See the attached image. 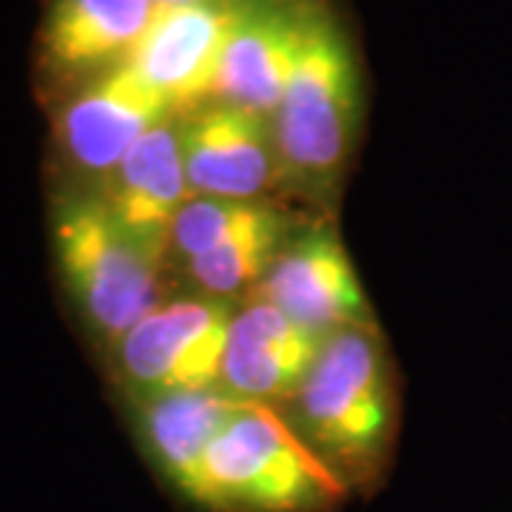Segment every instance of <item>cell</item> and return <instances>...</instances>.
Wrapping results in <instances>:
<instances>
[{
    "label": "cell",
    "instance_id": "1",
    "mask_svg": "<svg viewBox=\"0 0 512 512\" xmlns=\"http://www.w3.org/2000/svg\"><path fill=\"white\" fill-rule=\"evenodd\" d=\"M348 487L268 404H254L205 458L208 512H330Z\"/></svg>",
    "mask_w": 512,
    "mask_h": 512
},
{
    "label": "cell",
    "instance_id": "2",
    "mask_svg": "<svg viewBox=\"0 0 512 512\" xmlns=\"http://www.w3.org/2000/svg\"><path fill=\"white\" fill-rule=\"evenodd\" d=\"M55 254L74 305L111 345L160 305L163 251L128 231L100 194L72 191L57 205Z\"/></svg>",
    "mask_w": 512,
    "mask_h": 512
},
{
    "label": "cell",
    "instance_id": "3",
    "mask_svg": "<svg viewBox=\"0 0 512 512\" xmlns=\"http://www.w3.org/2000/svg\"><path fill=\"white\" fill-rule=\"evenodd\" d=\"M362 80L342 20L313 0L305 43L274 111L282 168L305 180H328L345 157L359 126Z\"/></svg>",
    "mask_w": 512,
    "mask_h": 512
},
{
    "label": "cell",
    "instance_id": "4",
    "mask_svg": "<svg viewBox=\"0 0 512 512\" xmlns=\"http://www.w3.org/2000/svg\"><path fill=\"white\" fill-rule=\"evenodd\" d=\"M387 370L367 325L330 333L299 390V436L350 487L376 470L387 441Z\"/></svg>",
    "mask_w": 512,
    "mask_h": 512
},
{
    "label": "cell",
    "instance_id": "5",
    "mask_svg": "<svg viewBox=\"0 0 512 512\" xmlns=\"http://www.w3.org/2000/svg\"><path fill=\"white\" fill-rule=\"evenodd\" d=\"M160 9L154 0H46L35 40L37 92L57 106L128 66Z\"/></svg>",
    "mask_w": 512,
    "mask_h": 512
},
{
    "label": "cell",
    "instance_id": "6",
    "mask_svg": "<svg viewBox=\"0 0 512 512\" xmlns=\"http://www.w3.org/2000/svg\"><path fill=\"white\" fill-rule=\"evenodd\" d=\"M231 322L225 302H160L114 345L120 376L143 399L222 384Z\"/></svg>",
    "mask_w": 512,
    "mask_h": 512
},
{
    "label": "cell",
    "instance_id": "7",
    "mask_svg": "<svg viewBox=\"0 0 512 512\" xmlns=\"http://www.w3.org/2000/svg\"><path fill=\"white\" fill-rule=\"evenodd\" d=\"M52 109L57 163L80 183H109L140 137L177 114L131 66L94 80Z\"/></svg>",
    "mask_w": 512,
    "mask_h": 512
},
{
    "label": "cell",
    "instance_id": "8",
    "mask_svg": "<svg viewBox=\"0 0 512 512\" xmlns=\"http://www.w3.org/2000/svg\"><path fill=\"white\" fill-rule=\"evenodd\" d=\"M248 0H205L165 6L128 66L163 94L174 111L214 100L222 57L245 15Z\"/></svg>",
    "mask_w": 512,
    "mask_h": 512
},
{
    "label": "cell",
    "instance_id": "9",
    "mask_svg": "<svg viewBox=\"0 0 512 512\" xmlns=\"http://www.w3.org/2000/svg\"><path fill=\"white\" fill-rule=\"evenodd\" d=\"M180 143L194 197L256 200L285 171L271 117L225 100L180 111Z\"/></svg>",
    "mask_w": 512,
    "mask_h": 512
},
{
    "label": "cell",
    "instance_id": "10",
    "mask_svg": "<svg viewBox=\"0 0 512 512\" xmlns=\"http://www.w3.org/2000/svg\"><path fill=\"white\" fill-rule=\"evenodd\" d=\"M259 302L274 305L319 339L365 325L367 316L350 256L328 225H316L276 254L271 271L259 282Z\"/></svg>",
    "mask_w": 512,
    "mask_h": 512
},
{
    "label": "cell",
    "instance_id": "11",
    "mask_svg": "<svg viewBox=\"0 0 512 512\" xmlns=\"http://www.w3.org/2000/svg\"><path fill=\"white\" fill-rule=\"evenodd\" d=\"M313 0H248L222 57L214 100L274 117L305 43Z\"/></svg>",
    "mask_w": 512,
    "mask_h": 512
},
{
    "label": "cell",
    "instance_id": "12",
    "mask_svg": "<svg viewBox=\"0 0 512 512\" xmlns=\"http://www.w3.org/2000/svg\"><path fill=\"white\" fill-rule=\"evenodd\" d=\"M254 404L259 402L242 399L222 384L143 399L140 433L148 456L165 484L191 507H202L208 450L222 430Z\"/></svg>",
    "mask_w": 512,
    "mask_h": 512
},
{
    "label": "cell",
    "instance_id": "13",
    "mask_svg": "<svg viewBox=\"0 0 512 512\" xmlns=\"http://www.w3.org/2000/svg\"><path fill=\"white\" fill-rule=\"evenodd\" d=\"M322 342L325 339L299 328L274 305L254 302L231 322L222 387L259 404L299 393L316 365Z\"/></svg>",
    "mask_w": 512,
    "mask_h": 512
},
{
    "label": "cell",
    "instance_id": "14",
    "mask_svg": "<svg viewBox=\"0 0 512 512\" xmlns=\"http://www.w3.org/2000/svg\"><path fill=\"white\" fill-rule=\"evenodd\" d=\"M100 197L128 231L165 251L171 222L191 197L180 143V111L140 137Z\"/></svg>",
    "mask_w": 512,
    "mask_h": 512
},
{
    "label": "cell",
    "instance_id": "15",
    "mask_svg": "<svg viewBox=\"0 0 512 512\" xmlns=\"http://www.w3.org/2000/svg\"><path fill=\"white\" fill-rule=\"evenodd\" d=\"M279 245V217L274 211L254 222L242 234L217 245L214 251L191 259V274L197 285L214 296H231L259 285L271 271Z\"/></svg>",
    "mask_w": 512,
    "mask_h": 512
},
{
    "label": "cell",
    "instance_id": "16",
    "mask_svg": "<svg viewBox=\"0 0 512 512\" xmlns=\"http://www.w3.org/2000/svg\"><path fill=\"white\" fill-rule=\"evenodd\" d=\"M271 208L256 200H220V197H194L177 211L171 222L168 242L188 259L214 251L217 245L242 234L254 222L268 217Z\"/></svg>",
    "mask_w": 512,
    "mask_h": 512
},
{
    "label": "cell",
    "instance_id": "17",
    "mask_svg": "<svg viewBox=\"0 0 512 512\" xmlns=\"http://www.w3.org/2000/svg\"><path fill=\"white\" fill-rule=\"evenodd\" d=\"M154 3H160V6H194V3H205V0H154Z\"/></svg>",
    "mask_w": 512,
    "mask_h": 512
}]
</instances>
